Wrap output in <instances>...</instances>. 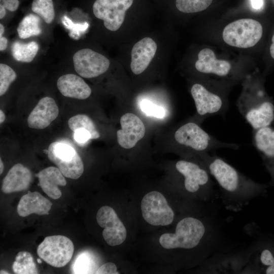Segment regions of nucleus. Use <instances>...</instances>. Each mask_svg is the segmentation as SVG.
<instances>
[{
  "label": "nucleus",
  "instance_id": "11",
  "mask_svg": "<svg viewBox=\"0 0 274 274\" xmlns=\"http://www.w3.org/2000/svg\"><path fill=\"white\" fill-rule=\"evenodd\" d=\"M73 59L75 71L85 78H92L104 74L110 64L106 57L90 49L78 51Z\"/></svg>",
  "mask_w": 274,
  "mask_h": 274
},
{
  "label": "nucleus",
  "instance_id": "34",
  "mask_svg": "<svg viewBox=\"0 0 274 274\" xmlns=\"http://www.w3.org/2000/svg\"><path fill=\"white\" fill-rule=\"evenodd\" d=\"M3 5L10 11H15L18 8V0H2Z\"/></svg>",
  "mask_w": 274,
  "mask_h": 274
},
{
  "label": "nucleus",
  "instance_id": "29",
  "mask_svg": "<svg viewBox=\"0 0 274 274\" xmlns=\"http://www.w3.org/2000/svg\"><path fill=\"white\" fill-rule=\"evenodd\" d=\"M91 260L87 253H82L79 255L73 264V270L74 273H91L90 267L91 265Z\"/></svg>",
  "mask_w": 274,
  "mask_h": 274
},
{
  "label": "nucleus",
  "instance_id": "38",
  "mask_svg": "<svg viewBox=\"0 0 274 274\" xmlns=\"http://www.w3.org/2000/svg\"><path fill=\"white\" fill-rule=\"evenodd\" d=\"M6 8L2 5H0V19L3 18L6 15Z\"/></svg>",
  "mask_w": 274,
  "mask_h": 274
},
{
  "label": "nucleus",
  "instance_id": "36",
  "mask_svg": "<svg viewBox=\"0 0 274 274\" xmlns=\"http://www.w3.org/2000/svg\"><path fill=\"white\" fill-rule=\"evenodd\" d=\"M8 40L5 37L0 38V50L4 51L5 50L7 46Z\"/></svg>",
  "mask_w": 274,
  "mask_h": 274
},
{
  "label": "nucleus",
  "instance_id": "9",
  "mask_svg": "<svg viewBox=\"0 0 274 274\" xmlns=\"http://www.w3.org/2000/svg\"><path fill=\"white\" fill-rule=\"evenodd\" d=\"M141 209L144 219L154 226H167L174 219L175 214L162 194L156 191L143 197Z\"/></svg>",
  "mask_w": 274,
  "mask_h": 274
},
{
  "label": "nucleus",
  "instance_id": "4",
  "mask_svg": "<svg viewBox=\"0 0 274 274\" xmlns=\"http://www.w3.org/2000/svg\"><path fill=\"white\" fill-rule=\"evenodd\" d=\"M207 233V228L202 221L187 217L177 223L175 233L162 234L159 243L166 249H191L200 243Z\"/></svg>",
  "mask_w": 274,
  "mask_h": 274
},
{
  "label": "nucleus",
  "instance_id": "44",
  "mask_svg": "<svg viewBox=\"0 0 274 274\" xmlns=\"http://www.w3.org/2000/svg\"><path fill=\"white\" fill-rule=\"evenodd\" d=\"M38 261L40 262H41V261L40 260V259H38Z\"/></svg>",
  "mask_w": 274,
  "mask_h": 274
},
{
  "label": "nucleus",
  "instance_id": "23",
  "mask_svg": "<svg viewBox=\"0 0 274 274\" xmlns=\"http://www.w3.org/2000/svg\"><path fill=\"white\" fill-rule=\"evenodd\" d=\"M17 30L21 39L40 35L42 32L40 18L32 14L26 15L19 23Z\"/></svg>",
  "mask_w": 274,
  "mask_h": 274
},
{
  "label": "nucleus",
  "instance_id": "45",
  "mask_svg": "<svg viewBox=\"0 0 274 274\" xmlns=\"http://www.w3.org/2000/svg\"><path fill=\"white\" fill-rule=\"evenodd\" d=\"M2 0H1V1H2Z\"/></svg>",
  "mask_w": 274,
  "mask_h": 274
},
{
  "label": "nucleus",
  "instance_id": "14",
  "mask_svg": "<svg viewBox=\"0 0 274 274\" xmlns=\"http://www.w3.org/2000/svg\"><path fill=\"white\" fill-rule=\"evenodd\" d=\"M252 143L274 181V124L253 129Z\"/></svg>",
  "mask_w": 274,
  "mask_h": 274
},
{
  "label": "nucleus",
  "instance_id": "22",
  "mask_svg": "<svg viewBox=\"0 0 274 274\" xmlns=\"http://www.w3.org/2000/svg\"><path fill=\"white\" fill-rule=\"evenodd\" d=\"M39 48L38 43L34 41L28 43L16 41L12 46V54L14 58L17 61L30 62L36 56Z\"/></svg>",
  "mask_w": 274,
  "mask_h": 274
},
{
  "label": "nucleus",
  "instance_id": "39",
  "mask_svg": "<svg viewBox=\"0 0 274 274\" xmlns=\"http://www.w3.org/2000/svg\"><path fill=\"white\" fill-rule=\"evenodd\" d=\"M6 119V115L4 112L1 110H0V123L2 124L3 123Z\"/></svg>",
  "mask_w": 274,
  "mask_h": 274
},
{
  "label": "nucleus",
  "instance_id": "15",
  "mask_svg": "<svg viewBox=\"0 0 274 274\" xmlns=\"http://www.w3.org/2000/svg\"><path fill=\"white\" fill-rule=\"evenodd\" d=\"M59 114L54 99L46 96L41 98L30 113L27 118L29 127L42 129L48 127Z\"/></svg>",
  "mask_w": 274,
  "mask_h": 274
},
{
  "label": "nucleus",
  "instance_id": "32",
  "mask_svg": "<svg viewBox=\"0 0 274 274\" xmlns=\"http://www.w3.org/2000/svg\"><path fill=\"white\" fill-rule=\"evenodd\" d=\"M74 139L78 143L84 144L91 139V135L86 129L79 128L74 131Z\"/></svg>",
  "mask_w": 274,
  "mask_h": 274
},
{
  "label": "nucleus",
  "instance_id": "19",
  "mask_svg": "<svg viewBox=\"0 0 274 274\" xmlns=\"http://www.w3.org/2000/svg\"><path fill=\"white\" fill-rule=\"evenodd\" d=\"M57 88L62 95L78 99L87 98L91 89L80 77L73 74L60 76L57 82Z\"/></svg>",
  "mask_w": 274,
  "mask_h": 274
},
{
  "label": "nucleus",
  "instance_id": "43",
  "mask_svg": "<svg viewBox=\"0 0 274 274\" xmlns=\"http://www.w3.org/2000/svg\"><path fill=\"white\" fill-rule=\"evenodd\" d=\"M43 152H44L47 155V153H48V149H47H47H44V150H43Z\"/></svg>",
  "mask_w": 274,
  "mask_h": 274
},
{
  "label": "nucleus",
  "instance_id": "33",
  "mask_svg": "<svg viewBox=\"0 0 274 274\" xmlns=\"http://www.w3.org/2000/svg\"><path fill=\"white\" fill-rule=\"evenodd\" d=\"M97 274H118L116 265L112 262H107L101 265L95 272Z\"/></svg>",
  "mask_w": 274,
  "mask_h": 274
},
{
  "label": "nucleus",
  "instance_id": "3",
  "mask_svg": "<svg viewBox=\"0 0 274 274\" xmlns=\"http://www.w3.org/2000/svg\"><path fill=\"white\" fill-rule=\"evenodd\" d=\"M174 138L179 146L198 153L221 148L237 150L239 147L238 144L223 142L217 140L194 122H188L180 126L175 131Z\"/></svg>",
  "mask_w": 274,
  "mask_h": 274
},
{
  "label": "nucleus",
  "instance_id": "31",
  "mask_svg": "<svg viewBox=\"0 0 274 274\" xmlns=\"http://www.w3.org/2000/svg\"><path fill=\"white\" fill-rule=\"evenodd\" d=\"M259 261L263 266L266 267L265 273L274 274V256L270 250L267 249L263 250L259 255Z\"/></svg>",
  "mask_w": 274,
  "mask_h": 274
},
{
  "label": "nucleus",
  "instance_id": "5",
  "mask_svg": "<svg viewBox=\"0 0 274 274\" xmlns=\"http://www.w3.org/2000/svg\"><path fill=\"white\" fill-rule=\"evenodd\" d=\"M262 33V26L259 22L251 18H244L227 25L223 30L222 38L230 46L248 48L255 46L261 38Z\"/></svg>",
  "mask_w": 274,
  "mask_h": 274
},
{
  "label": "nucleus",
  "instance_id": "18",
  "mask_svg": "<svg viewBox=\"0 0 274 274\" xmlns=\"http://www.w3.org/2000/svg\"><path fill=\"white\" fill-rule=\"evenodd\" d=\"M32 179L30 170L20 163L14 165L3 180L2 190L10 193L26 190Z\"/></svg>",
  "mask_w": 274,
  "mask_h": 274
},
{
  "label": "nucleus",
  "instance_id": "8",
  "mask_svg": "<svg viewBox=\"0 0 274 274\" xmlns=\"http://www.w3.org/2000/svg\"><path fill=\"white\" fill-rule=\"evenodd\" d=\"M191 93L197 116L201 120L216 115H224L228 109L223 95L200 83H195L192 86Z\"/></svg>",
  "mask_w": 274,
  "mask_h": 274
},
{
  "label": "nucleus",
  "instance_id": "1",
  "mask_svg": "<svg viewBox=\"0 0 274 274\" xmlns=\"http://www.w3.org/2000/svg\"><path fill=\"white\" fill-rule=\"evenodd\" d=\"M199 154L200 164L218 184L227 209L234 211L242 210L263 188L220 157L207 152Z\"/></svg>",
  "mask_w": 274,
  "mask_h": 274
},
{
  "label": "nucleus",
  "instance_id": "24",
  "mask_svg": "<svg viewBox=\"0 0 274 274\" xmlns=\"http://www.w3.org/2000/svg\"><path fill=\"white\" fill-rule=\"evenodd\" d=\"M13 270L16 274H36L38 269L32 255L28 252H19L13 264Z\"/></svg>",
  "mask_w": 274,
  "mask_h": 274
},
{
  "label": "nucleus",
  "instance_id": "42",
  "mask_svg": "<svg viewBox=\"0 0 274 274\" xmlns=\"http://www.w3.org/2000/svg\"><path fill=\"white\" fill-rule=\"evenodd\" d=\"M1 274H3V273H9L8 272H7V271H4V270H1Z\"/></svg>",
  "mask_w": 274,
  "mask_h": 274
},
{
  "label": "nucleus",
  "instance_id": "41",
  "mask_svg": "<svg viewBox=\"0 0 274 274\" xmlns=\"http://www.w3.org/2000/svg\"><path fill=\"white\" fill-rule=\"evenodd\" d=\"M4 25L1 23L0 24V38L2 37V36L4 32Z\"/></svg>",
  "mask_w": 274,
  "mask_h": 274
},
{
  "label": "nucleus",
  "instance_id": "25",
  "mask_svg": "<svg viewBox=\"0 0 274 274\" xmlns=\"http://www.w3.org/2000/svg\"><path fill=\"white\" fill-rule=\"evenodd\" d=\"M69 128L74 132L79 128L87 130L91 135V139H96L99 137L93 120L85 114H78L71 117L68 120Z\"/></svg>",
  "mask_w": 274,
  "mask_h": 274
},
{
  "label": "nucleus",
  "instance_id": "6",
  "mask_svg": "<svg viewBox=\"0 0 274 274\" xmlns=\"http://www.w3.org/2000/svg\"><path fill=\"white\" fill-rule=\"evenodd\" d=\"M47 156L66 178L77 179L83 173L84 164L82 159L70 145L59 142H53L48 147Z\"/></svg>",
  "mask_w": 274,
  "mask_h": 274
},
{
  "label": "nucleus",
  "instance_id": "13",
  "mask_svg": "<svg viewBox=\"0 0 274 274\" xmlns=\"http://www.w3.org/2000/svg\"><path fill=\"white\" fill-rule=\"evenodd\" d=\"M120 123L121 129L116 132L118 143L123 148L131 149L144 136L145 125L139 117L131 113L122 115Z\"/></svg>",
  "mask_w": 274,
  "mask_h": 274
},
{
  "label": "nucleus",
  "instance_id": "26",
  "mask_svg": "<svg viewBox=\"0 0 274 274\" xmlns=\"http://www.w3.org/2000/svg\"><path fill=\"white\" fill-rule=\"evenodd\" d=\"M31 10L47 24L51 23L54 18L55 13L52 0H33Z\"/></svg>",
  "mask_w": 274,
  "mask_h": 274
},
{
  "label": "nucleus",
  "instance_id": "28",
  "mask_svg": "<svg viewBox=\"0 0 274 274\" xmlns=\"http://www.w3.org/2000/svg\"><path fill=\"white\" fill-rule=\"evenodd\" d=\"M15 72L9 65L0 64V95H3L8 90L12 82L15 80Z\"/></svg>",
  "mask_w": 274,
  "mask_h": 274
},
{
  "label": "nucleus",
  "instance_id": "12",
  "mask_svg": "<svg viewBox=\"0 0 274 274\" xmlns=\"http://www.w3.org/2000/svg\"><path fill=\"white\" fill-rule=\"evenodd\" d=\"M96 219L98 224L104 228L102 236L109 245L116 246L124 242L126 229L113 208L109 206L101 207L97 212Z\"/></svg>",
  "mask_w": 274,
  "mask_h": 274
},
{
  "label": "nucleus",
  "instance_id": "17",
  "mask_svg": "<svg viewBox=\"0 0 274 274\" xmlns=\"http://www.w3.org/2000/svg\"><path fill=\"white\" fill-rule=\"evenodd\" d=\"M195 67L199 72L220 77L227 76L231 69V65L228 61L217 59L214 51L209 48L199 51Z\"/></svg>",
  "mask_w": 274,
  "mask_h": 274
},
{
  "label": "nucleus",
  "instance_id": "35",
  "mask_svg": "<svg viewBox=\"0 0 274 274\" xmlns=\"http://www.w3.org/2000/svg\"><path fill=\"white\" fill-rule=\"evenodd\" d=\"M252 8L255 10L261 9L264 5L263 0H250Z\"/></svg>",
  "mask_w": 274,
  "mask_h": 274
},
{
  "label": "nucleus",
  "instance_id": "16",
  "mask_svg": "<svg viewBox=\"0 0 274 274\" xmlns=\"http://www.w3.org/2000/svg\"><path fill=\"white\" fill-rule=\"evenodd\" d=\"M157 50V45L151 38H144L132 47L130 68L135 75L142 73L149 66Z\"/></svg>",
  "mask_w": 274,
  "mask_h": 274
},
{
  "label": "nucleus",
  "instance_id": "10",
  "mask_svg": "<svg viewBox=\"0 0 274 274\" xmlns=\"http://www.w3.org/2000/svg\"><path fill=\"white\" fill-rule=\"evenodd\" d=\"M133 0H96L92 7L93 13L104 21V26L111 31L117 30L123 24L126 11Z\"/></svg>",
  "mask_w": 274,
  "mask_h": 274
},
{
  "label": "nucleus",
  "instance_id": "2",
  "mask_svg": "<svg viewBox=\"0 0 274 274\" xmlns=\"http://www.w3.org/2000/svg\"><path fill=\"white\" fill-rule=\"evenodd\" d=\"M245 93L237 101L239 113L253 129L274 124V104L259 89Z\"/></svg>",
  "mask_w": 274,
  "mask_h": 274
},
{
  "label": "nucleus",
  "instance_id": "21",
  "mask_svg": "<svg viewBox=\"0 0 274 274\" xmlns=\"http://www.w3.org/2000/svg\"><path fill=\"white\" fill-rule=\"evenodd\" d=\"M52 203L38 192H30L21 198L17 206V213L21 217L35 213L39 215H48Z\"/></svg>",
  "mask_w": 274,
  "mask_h": 274
},
{
  "label": "nucleus",
  "instance_id": "37",
  "mask_svg": "<svg viewBox=\"0 0 274 274\" xmlns=\"http://www.w3.org/2000/svg\"><path fill=\"white\" fill-rule=\"evenodd\" d=\"M269 52L270 56L274 59V32L271 38V44L270 46Z\"/></svg>",
  "mask_w": 274,
  "mask_h": 274
},
{
  "label": "nucleus",
  "instance_id": "40",
  "mask_svg": "<svg viewBox=\"0 0 274 274\" xmlns=\"http://www.w3.org/2000/svg\"><path fill=\"white\" fill-rule=\"evenodd\" d=\"M0 174L1 175L3 173L4 168V163L1 158H0Z\"/></svg>",
  "mask_w": 274,
  "mask_h": 274
},
{
  "label": "nucleus",
  "instance_id": "7",
  "mask_svg": "<svg viewBox=\"0 0 274 274\" xmlns=\"http://www.w3.org/2000/svg\"><path fill=\"white\" fill-rule=\"evenodd\" d=\"M74 246L66 236L57 235L46 237L37 249L38 256L49 265L61 267L71 260Z\"/></svg>",
  "mask_w": 274,
  "mask_h": 274
},
{
  "label": "nucleus",
  "instance_id": "20",
  "mask_svg": "<svg viewBox=\"0 0 274 274\" xmlns=\"http://www.w3.org/2000/svg\"><path fill=\"white\" fill-rule=\"evenodd\" d=\"M38 178L39 185L50 198L57 199L61 196L58 186H64L66 181L58 167L50 166L44 168L36 175Z\"/></svg>",
  "mask_w": 274,
  "mask_h": 274
},
{
  "label": "nucleus",
  "instance_id": "27",
  "mask_svg": "<svg viewBox=\"0 0 274 274\" xmlns=\"http://www.w3.org/2000/svg\"><path fill=\"white\" fill-rule=\"evenodd\" d=\"M213 0H176V6L180 11L192 13L206 10Z\"/></svg>",
  "mask_w": 274,
  "mask_h": 274
},
{
  "label": "nucleus",
  "instance_id": "30",
  "mask_svg": "<svg viewBox=\"0 0 274 274\" xmlns=\"http://www.w3.org/2000/svg\"><path fill=\"white\" fill-rule=\"evenodd\" d=\"M140 107L141 110L148 116L162 118L165 114V110L162 107L149 100H143L141 102Z\"/></svg>",
  "mask_w": 274,
  "mask_h": 274
}]
</instances>
